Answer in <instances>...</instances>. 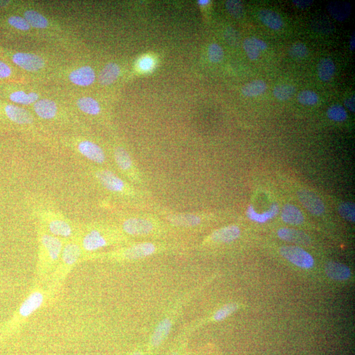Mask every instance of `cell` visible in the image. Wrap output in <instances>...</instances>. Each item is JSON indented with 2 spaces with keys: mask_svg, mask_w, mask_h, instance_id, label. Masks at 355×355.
Instances as JSON below:
<instances>
[{
  "mask_svg": "<svg viewBox=\"0 0 355 355\" xmlns=\"http://www.w3.org/2000/svg\"><path fill=\"white\" fill-rule=\"evenodd\" d=\"M88 171L100 187L115 197L130 201L141 196V192L110 169L93 165Z\"/></svg>",
  "mask_w": 355,
  "mask_h": 355,
  "instance_id": "6da1fadb",
  "label": "cell"
},
{
  "mask_svg": "<svg viewBox=\"0 0 355 355\" xmlns=\"http://www.w3.org/2000/svg\"><path fill=\"white\" fill-rule=\"evenodd\" d=\"M34 214L47 232L60 238H69L75 233L74 224L61 212L48 208L36 209Z\"/></svg>",
  "mask_w": 355,
  "mask_h": 355,
  "instance_id": "7a4b0ae2",
  "label": "cell"
},
{
  "mask_svg": "<svg viewBox=\"0 0 355 355\" xmlns=\"http://www.w3.org/2000/svg\"><path fill=\"white\" fill-rule=\"evenodd\" d=\"M83 235L80 236V243L82 250L85 252L97 251L112 242L111 236H114V229L106 225L93 224L86 228Z\"/></svg>",
  "mask_w": 355,
  "mask_h": 355,
  "instance_id": "3957f363",
  "label": "cell"
},
{
  "mask_svg": "<svg viewBox=\"0 0 355 355\" xmlns=\"http://www.w3.org/2000/svg\"><path fill=\"white\" fill-rule=\"evenodd\" d=\"M121 219L122 232L128 235L143 236L149 235L155 231L157 220L149 214H125Z\"/></svg>",
  "mask_w": 355,
  "mask_h": 355,
  "instance_id": "277c9868",
  "label": "cell"
},
{
  "mask_svg": "<svg viewBox=\"0 0 355 355\" xmlns=\"http://www.w3.org/2000/svg\"><path fill=\"white\" fill-rule=\"evenodd\" d=\"M113 157L116 167L122 175L131 182L142 184V176L128 151L121 146L113 149Z\"/></svg>",
  "mask_w": 355,
  "mask_h": 355,
  "instance_id": "5b68a950",
  "label": "cell"
},
{
  "mask_svg": "<svg viewBox=\"0 0 355 355\" xmlns=\"http://www.w3.org/2000/svg\"><path fill=\"white\" fill-rule=\"evenodd\" d=\"M40 243L42 255L46 256V258L51 262L59 260L63 248V242L61 238L48 233L41 224L40 227Z\"/></svg>",
  "mask_w": 355,
  "mask_h": 355,
  "instance_id": "8992f818",
  "label": "cell"
},
{
  "mask_svg": "<svg viewBox=\"0 0 355 355\" xmlns=\"http://www.w3.org/2000/svg\"><path fill=\"white\" fill-rule=\"evenodd\" d=\"M75 148L80 155L94 165L103 167L107 164V156L104 149L91 140L82 139L76 143Z\"/></svg>",
  "mask_w": 355,
  "mask_h": 355,
  "instance_id": "52a82bcc",
  "label": "cell"
},
{
  "mask_svg": "<svg viewBox=\"0 0 355 355\" xmlns=\"http://www.w3.org/2000/svg\"><path fill=\"white\" fill-rule=\"evenodd\" d=\"M159 213L170 224L175 227L195 228L202 224L203 221L202 214L198 213H176L167 210H162Z\"/></svg>",
  "mask_w": 355,
  "mask_h": 355,
  "instance_id": "ba28073f",
  "label": "cell"
},
{
  "mask_svg": "<svg viewBox=\"0 0 355 355\" xmlns=\"http://www.w3.org/2000/svg\"><path fill=\"white\" fill-rule=\"evenodd\" d=\"M283 257L290 263L303 269H310L314 267V260L311 254L298 246H283L280 249Z\"/></svg>",
  "mask_w": 355,
  "mask_h": 355,
  "instance_id": "9c48e42d",
  "label": "cell"
},
{
  "mask_svg": "<svg viewBox=\"0 0 355 355\" xmlns=\"http://www.w3.org/2000/svg\"><path fill=\"white\" fill-rule=\"evenodd\" d=\"M299 202L309 213L315 216H320L325 211L322 201L313 192L307 189H301L297 193Z\"/></svg>",
  "mask_w": 355,
  "mask_h": 355,
  "instance_id": "30bf717a",
  "label": "cell"
},
{
  "mask_svg": "<svg viewBox=\"0 0 355 355\" xmlns=\"http://www.w3.org/2000/svg\"><path fill=\"white\" fill-rule=\"evenodd\" d=\"M157 250L155 244L150 242L138 243L127 247L121 251L122 257L127 260H136L146 257L153 254Z\"/></svg>",
  "mask_w": 355,
  "mask_h": 355,
  "instance_id": "8fae6325",
  "label": "cell"
},
{
  "mask_svg": "<svg viewBox=\"0 0 355 355\" xmlns=\"http://www.w3.org/2000/svg\"><path fill=\"white\" fill-rule=\"evenodd\" d=\"M13 61L20 68L30 72L40 70L45 64L41 57L27 53H15L13 56Z\"/></svg>",
  "mask_w": 355,
  "mask_h": 355,
  "instance_id": "7c38bea8",
  "label": "cell"
},
{
  "mask_svg": "<svg viewBox=\"0 0 355 355\" xmlns=\"http://www.w3.org/2000/svg\"><path fill=\"white\" fill-rule=\"evenodd\" d=\"M82 251L80 237L73 239L71 242L64 244L61 257L62 263L68 266H72L81 257Z\"/></svg>",
  "mask_w": 355,
  "mask_h": 355,
  "instance_id": "4fadbf2b",
  "label": "cell"
},
{
  "mask_svg": "<svg viewBox=\"0 0 355 355\" xmlns=\"http://www.w3.org/2000/svg\"><path fill=\"white\" fill-rule=\"evenodd\" d=\"M7 117L15 124L19 125L31 124L34 122V118L30 112L21 107L8 105L5 107Z\"/></svg>",
  "mask_w": 355,
  "mask_h": 355,
  "instance_id": "5bb4252c",
  "label": "cell"
},
{
  "mask_svg": "<svg viewBox=\"0 0 355 355\" xmlns=\"http://www.w3.org/2000/svg\"><path fill=\"white\" fill-rule=\"evenodd\" d=\"M277 234L281 240L295 244L309 245L311 242V239L307 234L298 230L283 228L279 229Z\"/></svg>",
  "mask_w": 355,
  "mask_h": 355,
  "instance_id": "9a60e30c",
  "label": "cell"
},
{
  "mask_svg": "<svg viewBox=\"0 0 355 355\" xmlns=\"http://www.w3.org/2000/svg\"><path fill=\"white\" fill-rule=\"evenodd\" d=\"M95 74L89 66H84L72 71L69 75V80L73 84L80 86H90L94 82Z\"/></svg>",
  "mask_w": 355,
  "mask_h": 355,
  "instance_id": "2e32d148",
  "label": "cell"
},
{
  "mask_svg": "<svg viewBox=\"0 0 355 355\" xmlns=\"http://www.w3.org/2000/svg\"><path fill=\"white\" fill-rule=\"evenodd\" d=\"M240 234V228L236 225H231L216 230L211 234L210 238L214 243H231L237 240Z\"/></svg>",
  "mask_w": 355,
  "mask_h": 355,
  "instance_id": "e0dca14e",
  "label": "cell"
},
{
  "mask_svg": "<svg viewBox=\"0 0 355 355\" xmlns=\"http://www.w3.org/2000/svg\"><path fill=\"white\" fill-rule=\"evenodd\" d=\"M325 272L328 278L336 281L347 280L351 276V271L347 265L334 261L326 265Z\"/></svg>",
  "mask_w": 355,
  "mask_h": 355,
  "instance_id": "ac0fdd59",
  "label": "cell"
},
{
  "mask_svg": "<svg viewBox=\"0 0 355 355\" xmlns=\"http://www.w3.org/2000/svg\"><path fill=\"white\" fill-rule=\"evenodd\" d=\"M43 294L40 292L31 294L22 303L19 309V314L23 317H28L41 307L44 302Z\"/></svg>",
  "mask_w": 355,
  "mask_h": 355,
  "instance_id": "d6986e66",
  "label": "cell"
},
{
  "mask_svg": "<svg viewBox=\"0 0 355 355\" xmlns=\"http://www.w3.org/2000/svg\"><path fill=\"white\" fill-rule=\"evenodd\" d=\"M327 10L334 19L342 22L350 16L351 13V6L348 2H331L328 4Z\"/></svg>",
  "mask_w": 355,
  "mask_h": 355,
  "instance_id": "ffe728a7",
  "label": "cell"
},
{
  "mask_svg": "<svg viewBox=\"0 0 355 355\" xmlns=\"http://www.w3.org/2000/svg\"><path fill=\"white\" fill-rule=\"evenodd\" d=\"M34 109L37 115L46 120H51L56 117L57 107L52 100L44 99L35 102Z\"/></svg>",
  "mask_w": 355,
  "mask_h": 355,
  "instance_id": "44dd1931",
  "label": "cell"
},
{
  "mask_svg": "<svg viewBox=\"0 0 355 355\" xmlns=\"http://www.w3.org/2000/svg\"><path fill=\"white\" fill-rule=\"evenodd\" d=\"M259 19L267 27L274 30L282 28L283 21L282 17L278 13L268 9L261 10L258 13Z\"/></svg>",
  "mask_w": 355,
  "mask_h": 355,
  "instance_id": "7402d4cb",
  "label": "cell"
},
{
  "mask_svg": "<svg viewBox=\"0 0 355 355\" xmlns=\"http://www.w3.org/2000/svg\"><path fill=\"white\" fill-rule=\"evenodd\" d=\"M281 218L283 222L295 225L303 224L305 220L302 212L298 207L292 204H286L283 207Z\"/></svg>",
  "mask_w": 355,
  "mask_h": 355,
  "instance_id": "603a6c76",
  "label": "cell"
},
{
  "mask_svg": "<svg viewBox=\"0 0 355 355\" xmlns=\"http://www.w3.org/2000/svg\"><path fill=\"white\" fill-rule=\"evenodd\" d=\"M279 213V206L277 203H273L269 210L263 213H257L254 211L253 205L247 207L246 214L249 220L258 223H265L272 219Z\"/></svg>",
  "mask_w": 355,
  "mask_h": 355,
  "instance_id": "cb8c5ba5",
  "label": "cell"
},
{
  "mask_svg": "<svg viewBox=\"0 0 355 355\" xmlns=\"http://www.w3.org/2000/svg\"><path fill=\"white\" fill-rule=\"evenodd\" d=\"M120 71L119 66L117 64L111 62L106 64L100 73V83L104 86L112 84L119 76Z\"/></svg>",
  "mask_w": 355,
  "mask_h": 355,
  "instance_id": "d4e9b609",
  "label": "cell"
},
{
  "mask_svg": "<svg viewBox=\"0 0 355 355\" xmlns=\"http://www.w3.org/2000/svg\"><path fill=\"white\" fill-rule=\"evenodd\" d=\"M317 70L319 79L322 82H328L334 77L336 66L331 59L323 58L319 61Z\"/></svg>",
  "mask_w": 355,
  "mask_h": 355,
  "instance_id": "484cf974",
  "label": "cell"
},
{
  "mask_svg": "<svg viewBox=\"0 0 355 355\" xmlns=\"http://www.w3.org/2000/svg\"><path fill=\"white\" fill-rule=\"evenodd\" d=\"M267 89V84L263 80H254L243 86L242 92L245 97L253 98L263 94Z\"/></svg>",
  "mask_w": 355,
  "mask_h": 355,
  "instance_id": "4316f807",
  "label": "cell"
},
{
  "mask_svg": "<svg viewBox=\"0 0 355 355\" xmlns=\"http://www.w3.org/2000/svg\"><path fill=\"white\" fill-rule=\"evenodd\" d=\"M171 328V322L169 319L160 321L153 332L151 338V344L154 347H157L168 336Z\"/></svg>",
  "mask_w": 355,
  "mask_h": 355,
  "instance_id": "83f0119b",
  "label": "cell"
},
{
  "mask_svg": "<svg viewBox=\"0 0 355 355\" xmlns=\"http://www.w3.org/2000/svg\"><path fill=\"white\" fill-rule=\"evenodd\" d=\"M77 106L82 112L90 115H98L101 111L98 102L90 97L80 98L78 100Z\"/></svg>",
  "mask_w": 355,
  "mask_h": 355,
  "instance_id": "f1b7e54d",
  "label": "cell"
},
{
  "mask_svg": "<svg viewBox=\"0 0 355 355\" xmlns=\"http://www.w3.org/2000/svg\"><path fill=\"white\" fill-rule=\"evenodd\" d=\"M296 92V87L294 85L283 84L278 85L273 90V95L279 101H287L291 99Z\"/></svg>",
  "mask_w": 355,
  "mask_h": 355,
  "instance_id": "f546056e",
  "label": "cell"
},
{
  "mask_svg": "<svg viewBox=\"0 0 355 355\" xmlns=\"http://www.w3.org/2000/svg\"><path fill=\"white\" fill-rule=\"evenodd\" d=\"M24 19L30 26L37 28H45L48 25V21L45 17L33 10L26 11L24 13Z\"/></svg>",
  "mask_w": 355,
  "mask_h": 355,
  "instance_id": "4dcf8cb0",
  "label": "cell"
},
{
  "mask_svg": "<svg viewBox=\"0 0 355 355\" xmlns=\"http://www.w3.org/2000/svg\"><path fill=\"white\" fill-rule=\"evenodd\" d=\"M11 101L16 104L29 105L37 102L39 99V95L35 92L26 93L23 91H15L10 96Z\"/></svg>",
  "mask_w": 355,
  "mask_h": 355,
  "instance_id": "1f68e13d",
  "label": "cell"
},
{
  "mask_svg": "<svg viewBox=\"0 0 355 355\" xmlns=\"http://www.w3.org/2000/svg\"><path fill=\"white\" fill-rule=\"evenodd\" d=\"M327 116L329 119L336 122H343L347 119V111L342 106L339 104L333 105L327 111Z\"/></svg>",
  "mask_w": 355,
  "mask_h": 355,
  "instance_id": "d6a6232c",
  "label": "cell"
},
{
  "mask_svg": "<svg viewBox=\"0 0 355 355\" xmlns=\"http://www.w3.org/2000/svg\"><path fill=\"white\" fill-rule=\"evenodd\" d=\"M225 6L230 14L235 19H242L244 15L243 3L239 0H229L225 2Z\"/></svg>",
  "mask_w": 355,
  "mask_h": 355,
  "instance_id": "836d02e7",
  "label": "cell"
},
{
  "mask_svg": "<svg viewBox=\"0 0 355 355\" xmlns=\"http://www.w3.org/2000/svg\"><path fill=\"white\" fill-rule=\"evenodd\" d=\"M338 211L341 217L350 222L355 221V205L352 202H343L339 206Z\"/></svg>",
  "mask_w": 355,
  "mask_h": 355,
  "instance_id": "e575fe53",
  "label": "cell"
},
{
  "mask_svg": "<svg viewBox=\"0 0 355 355\" xmlns=\"http://www.w3.org/2000/svg\"><path fill=\"white\" fill-rule=\"evenodd\" d=\"M318 95L312 90H303L299 93L298 101L303 106H312L318 104Z\"/></svg>",
  "mask_w": 355,
  "mask_h": 355,
  "instance_id": "d590c367",
  "label": "cell"
},
{
  "mask_svg": "<svg viewBox=\"0 0 355 355\" xmlns=\"http://www.w3.org/2000/svg\"><path fill=\"white\" fill-rule=\"evenodd\" d=\"M288 53L289 56L294 59H302L307 57L309 50L305 44L302 42H296L290 47Z\"/></svg>",
  "mask_w": 355,
  "mask_h": 355,
  "instance_id": "8d00e7d4",
  "label": "cell"
},
{
  "mask_svg": "<svg viewBox=\"0 0 355 355\" xmlns=\"http://www.w3.org/2000/svg\"><path fill=\"white\" fill-rule=\"evenodd\" d=\"M243 49L247 57L252 61H255L260 57L261 51L259 50L257 47L254 45L251 38L245 39L243 43Z\"/></svg>",
  "mask_w": 355,
  "mask_h": 355,
  "instance_id": "74e56055",
  "label": "cell"
},
{
  "mask_svg": "<svg viewBox=\"0 0 355 355\" xmlns=\"http://www.w3.org/2000/svg\"><path fill=\"white\" fill-rule=\"evenodd\" d=\"M224 53L222 47L217 44H212L209 47L208 57L210 61L218 63L222 61Z\"/></svg>",
  "mask_w": 355,
  "mask_h": 355,
  "instance_id": "f35d334b",
  "label": "cell"
},
{
  "mask_svg": "<svg viewBox=\"0 0 355 355\" xmlns=\"http://www.w3.org/2000/svg\"><path fill=\"white\" fill-rule=\"evenodd\" d=\"M312 28L316 32L320 33H330L332 32L333 27L332 23H330L328 20L323 19V18H318L312 21Z\"/></svg>",
  "mask_w": 355,
  "mask_h": 355,
  "instance_id": "ab89813d",
  "label": "cell"
},
{
  "mask_svg": "<svg viewBox=\"0 0 355 355\" xmlns=\"http://www.w3.org/2000/svg\"><path fill=\"white\" fill-rule=\"evenodd\" d=\"M238 309V305L236 303H229L222 307L214 314V319L216 321H222Z\"/></svg>",
  "mask_w": 355,
  "mask_h": 355,
  "instance_id": "60d3db41",
  "label": "cell"
},
{
  "mask_svg": "<svg viewBox=\"0 0 355 355\" xmlns=\"http://www.w3.org/2000/svg\"><path fill=\"white\" fill-rule=\"evenodd\" d=\"M224 37L225 41L230 46L238 47L240 45L241 37L240 33L236 29L227 28L224 31Z\"/></svg>",
  "mask_w": 355,
  "mask_h": 355,
  "instance_id": "b9f144b4",
  "label": "cell"
},
{
  "mask_svg": "<svg viewBox=\"0 0 355 355\" xmlns=\"http://www.w3.org/2000/svg\"><path fill=\"white\" fill-rule=\"evenodd\" d=\"M8 23L13 27L21 30H28L30 28V24L24 18L20 16H12L8 19Z\"/></svg>",
  "mask_w": 355,
  "mask_h": 355,
  "instance_id": "7bdbcfd3",
  "label": "cell"
},
{
  "mask_svg": "<svg viewBox=\"0 0 355 355\" xmlns=\"http://www.w3.org/2000/svg\"><path fill=\"white\" fill-rule=\"evenodd\" d=\"M12 70L5 62L0 61V79H6L10 77Z\"/></svg>",
  "mask_w": 355,
  "mask_h": 355,
  "instance_id": "ee69618b",
  "label": "cell"
},
{
  "mask_svg": "<svg viewBox=\"0 0 355 355\" xmlns=\"http://www.w3.org/2000/svg\"><path fill=\"white\" fill-rule=\"evenodd\" d=\"M139 66L143 71L150 70L153 66V60L148 57L143 58L140 62Z\"/></svg>",
  "mask_w": 355,
  "mask_h": 355,
  "instance_id": "f6af8a7d",
  "label": "cell"
},
{
  "mask_svg": "<svg viewBox=\"0 0 355 355\" xmlns=\"http://www.w3.org/2000/svg\"><path fill=\"white\" fill-rule=\"evenodd\" d=\"M294 5L296 6L297 8L299 9H301V10H305L309 8L310 6L313 4L314 1L312 0H293Z\"/></svg>",
  "mask_w": 355,
  "mask_h": 355,
  "instance_id": "bcb514c9",
  "label": "cell"
},
{
  "mask_svg": "<svg viewBox=\"0 0 355 355\" xmlns=\"http://www.w3.org/2000/svg\"><path fill=\"white\" fill-rule=\"evenodd\" d=\"M344 104H345V106L350 111V112L352 113H354L355 112V98H354V95L352 96H350V97L347 98V99H345V101H344Z\"/></svg>",
  "mask_w": 355,
  "mask_h": 355,
  "instance_id": "7dc6e473",
  "label": "cell"
},
{
  "mask_svg": "<svg viewBox=\"0 0 355 355\" xmlns=\"http://www.w3.org/2000/svg\"><path fill=\"white\" fill-rule=\"evenodd\" d=\"M251 39L252 41L253 42L254 45L257 47V48L260 51L266 50L268 48L267 44L266 43L265 41H263V40L254 37H251Z\"/></svg>",
  "mask_w": 355,
  "mask_h": 355,
  "instance_id": "c3c4849f",
  "label": "cell"
},
{
  "mask_svg": "<svg viewBox=\"0 0 355 355\" xmlns=\"http://www.w3.org/2000/svg\"><path fill=\"white\" fill-rule=\"evenodd\" d=\"M349 48L350 51H353L355 50V35L354 33L351 35L349 41Z\"/></svg>",
  "mask_w": 355,
  "mask_h": 355,
  "instance_id": "681fc988",
  "label": "cell"
},
{
  "mask_svg": "<svg viewBox=\"0 0 355 355\" xmlns=\"http://www.w3.org/2000/svg\"><path fill=\"white\" fill-rule=\"evenodd\" d=\"M198 3L200 4V5L205 6L209 4L210 1H209V0H200V1H198Z\"/></svg>",
  "mask_w": 355,
  "mask_h": 355,
  "instance_id": "f907efd6",
  "label": "cell"
},
{
  "mask_svg": "<svg viewBox=\"0 0 355 355\" xmlns=\"http://www.w3.org/2000/svg\"><path fill=\"white\" fill-rule=\"evenodd\" d=\"M133 355H142L140 352H135Z\"/></svg>",
  "mask_w": 355,
  "mask_h": 355,
  "instance_id": "816d5d0a",
  "label": "cell"
},
{
  "mask_svg": "<svg viewBox=\"0 0 355 355\" xmlns=\"http://www.w3.org/2000/svg\"><path fill=\"white\" fill-rule=\"evenodd\" d=\"M171 355H178V354H176V353H174V354H171Z\"/></svg>",
  "mask_w": 355,
  "mask_h": 355,
  "instance_id": "f5cc1de1",
  "label": "cell"
}]
</instances>
